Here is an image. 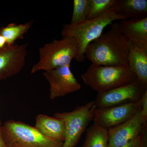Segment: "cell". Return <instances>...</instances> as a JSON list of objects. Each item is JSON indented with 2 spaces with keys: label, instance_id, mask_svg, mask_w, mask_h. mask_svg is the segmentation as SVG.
<instances>
[{
  "label": "cell",
  "instance_id": "6da1fadb",
  "mask_svg": "<svg viewBox=\"0 0 147 147\" xmlns=\"http://www.w3.org/2000/svg\"><path fill=\"white\" fill-rule=\"evenodd\" d=\"M128 40L123 34L119 22L87 46L85 58L92 64L118 66L128 65Z\"/></svg>",
  "mask_w": 147,
  "mask_h": 147
},
{
  "label": "cell",
  "instance_id": "7a4b0ae2",
  "mask_svg": "<svg viewBox=\"0 0 147 147\" xmlns=\"http://www.w3.org/2000/svg\"><path fill=\"white\" fill-rule=\"evenodd\" d=\"M126 20L116 12L110 11L98 18L86 20L76 24H65L61 32L63 37L70 36L75 38L78 44V51L75 59L82 62L85 60V54L88 45L100 36L104 29L117 20Z\"/></svg>",
  "mask_w": 147,
  "mask_h": 147
},
{
  "label": "cell",
  "instance_id": "3957f363",
  "mask_svg": "<svg viewBox=\"0 0 147 147\" xmlns=\"http://www.w3.org/2000/svg\"><path fill=\"white\" fill-rule=\"evenodd\" d=\"M81 77L84 84L98 94L129 84L137 79L128 65L108 66L92 64Z\"/></svg>",
  "mask_w": 147,
  "mask_h": 147
},
{
  "label": "cell",
  "instance_id": "277c9868",
  "mask_svg": "<svg viewBox=\"0 0 147 147\" xmlns=\"http://www.w3.org/2000/svg\"><path fill=\"white\" fill-rule=\"evenodd\" d=\"M3 139L7 147H63V142L49 138L28 124L9 120L1 127Z\"/></svg>",
  "mask_w": 147,
  "mask_h": 147
},
{
  "label": "cell",
  "instance_id": "5b68a950",
  "mask_svg": "<svg viewBox=\"0 0 147 147\" xmlns=\"http://www.w3.org/2000/svg\"><path fill=\"white\" fill-rule=\"evenodd\" d=\"M78 44L75 38L70 36L55 39L39 49V60L32 68L31 73L44 71L70 65L76 57Z\"/></svg>",
  "mask_w": 147,
  "mask_h": 147
},
{
  "label": "cell",
  "instance_id": "8992f818",
  "mask_svg": "<svg viewBox=\"0 0 147 147\" xmlns=\"http://www.w3.org/2000/svg\"><path fill=\"white\" fill-rule=\"evenodd\" d=\"M94 100L76 107L69 112L55 113L53 117L62 120L65 126L63 147H75L90 123L96 109Z\"/></svg>",
  "mask_w": 147,
  "mask_h": 147
},
{
  "label": "cell",
  "instance_id": "52a82bcc",
  "mask_svg": "<svg viewBox=\"0 0 147 147\" xmlns=\"http://www.w3.org/2000/svg\"><path fill=\"white\" fill-rule=\"evenodd\" d=\"M147 90V87L137 79L129 84L98 94L95 105L100 108L136 102L140 100Z\"/></svg>",
  "mask_w": 147,
  "mask_h": 147
},
{
  "label": "cell",
  "instance_id": "ba28073f",
  "mask_svg": "<svg viewBox=\"0 0 147 147\" xmlns=\"http://www.w3.org/2000/svg\"><path fill=\"white\" fill-rule=\"evenodd\" d=\"M141 100L104 108H96L94 123L108 129L123 123L141 108Z\"/></svg>",
  "mask_w": 147,
  "mask_h": 147
},
{
  "label": "cell",
  "instance_id": "9c48e42d",
  "mask_svg": "<svg viewBox=\"0 0 147 147\" xmlns=\"http://www.w3.org/2000/svg\"><path fill=\"white\" fill-rule=\"evenodd\" d=\"M43 75L50 85L52 100L74 92L82 87L71 71L70 65L44 71Z\"/></svg>",
  "mask_w": 147,
  "mask_h": 147
},
{
  "label": "cell",
  "instance_id": "30bf717a",
  "mask_svg": "<svg viewBox=\"0 0 147 147\" xmlns=\"http://www.w3.org/2000/svg\"><path fill=\"white\" fill-rule=\"evenodd\" d=\"M28 43L6 45L0 49V82L17 75L25 65Z\"/></svg>",
  "mask_w": 147,
  "mask_h": 147
},
{
  "label": "cell",
  "instance_id": "8fae6325",
  "mask_svg": "<svg viewBox=\"0 0 147 147\" xmlns=\"http://www.w3.org/2000/svg\"><path fill=\"white\" fill-rule=\"evenodd\" d=\"M147 123H144L140 109L123 123L108 129V147H120L126 144L142 133Z\"/></svg>",
  "mask_w": 147,
  "mask_h": 147
},
{
  "label": "cell",
  "instance_id": "7c38bea8",
  "mask_svg": "<svg viewBox=\"0 0 147 147\" xmlns=\"http://www.w3.org/2000/svg\"><path fill=\"white\" fill-rule=\"evenodd\" d=\"M119 24L129 41L147 51V17L121 20Z\"/></svg>",
  "mask_w": 147,
  "mask_h": 147
},
{
  "label": "cell",
  "instance_id": "4fadbf2b",
  "mask_svg": "<svg viewBox=\"0 0 147 147\" xmlns=\"http://www.w3.org/2000/svg\"><path fill=\"white\" fill-rule=\"evenodd\" d=\"M128 65L137 79L147 87V51L128 41Z\"/></svg>",
  "mask_w": 147,
  "mask_h": 147
},
{
  "label": "cell",
  "instance_id": "5bb4252c",
  "mask_svg": "<svg viewBox=\"0 0 147 147\" xmlns=\"http://www.w3.org/2000/svg\"><path fill=\"white\" fill-rule=\"evenodd\" d=\"M34 127L46 137L61 142L64 141L65 126L60 119L39 114L36 118Z\"/></svg>",
  "mask_w": 147,
  "mask_h": 147
},
{
  "label": "cell",
  "instance_id": "9a60e30c",
  "mask_svg": "<svg viewBox=\"0 0 147 147\" xmlns=\"http://www.w3.org/2000/svg\"><path fill=\"white\" fill-rule=\"evenodd\" d=\"M116 12L126 20L147 17V1L118 0Z\"/></svg>",
  "mask_w": 147,
  "mask_h": 147
},
{
  "label": "cell",
  "instance_id": "2e32d148",
  "mask_svg": "<svg viewBox=\"0 0 147 147\" xmlns=\"http://www.w3.org/2000/svg\"><path fill=\"white\" fill-rule=\"evenodd\" d=\"M108 129L97 125H92L87 129L83 147H108Z\"/></svg>",
  "mask_w": 147,
  "mask_h": 147
},
{
  "label": "cell",
  "instance_id": "e0dca14e",
  "mask_svg": "<svg viewBox=\"0 0 147 147\" xmlns=\"http://www.w3.org/2000/svg\"><path fill=\"white\" fill-rule=\"evenodd\" d=\"M33 23V21L24 24L11 23L0 28V35L5 39L7 45H13L17 40L24 39V35L31 28Z\"/></svg>",
  "mask_w": 147,
  "mask_h": 147
},
{
  "label": "cell",
  "instance_id": "ac0fdd59",
  "mask_svg": "<svg viewBox=\"0 0 147 147\" xmlns=\"http://www.w3.org/2000/svg\"><path fill=\"white\" fill-rule=\"evenodd\" d=\"M118 0H90L89 12L87 20L100 17L110 11L116 9Z\"/></svg>",
  "mask_w": 147,
  "mask_h": 147
},
{
  "label": "cell",
  "instance_id": "d6986e66",
  "mask_svg": "<svg viewBox=\"0 0 147 147\" xmlns=\"http://www.w3.org/2000/svg\"><path fill=\"white\" fill-rule=\"evenodd\" d=\"M90 0H74L70 24H76L87 20L89 12Z\"/></svg>",
  "mask_w": 147,
  "mask_h": 147
},
{
  "label": "cell",
  "instance_id": "ffe728a7",
  "mask_svg": "<svg viewBox=\"0 0 147 147\" xmlns=\"http://www.w3.org/2000/svg\"><path fill=\"white\" fill-rule=\"evenodd\" d=\"M146 125L144 127L142 132L138 137L129 142L126 144L120 147H141L147 142Z\"/></svg>",
  "mask_w": 147,
  "mask_h": 147
},
{
  "label": "cell",
  "instance_id": "44dd1931",
  "mask_svg": "<svg viewBox=\"0 0 147 147\" xmlns=\"http://www.w3.org/2000/svg\"><path fill=\"white\" fill-rule=\"evenodd\" d=\"M141 105L140 113L144 123H147V90L143 95L141 99Z\"/></svg>",
  "mask_w": 147,
  "mask_h": 147
},
{
  "label": "cell",
  "instance_id": "7402d4cb",
  "mask_svg": "<svg viewBox=\"0 0 147 147\" xmlns=\"http://www.w3.org/2000/svg\"><path fill=\"white\" fill-rule=\"evenodd\" d=\"M2 126V123L0 119V147H7L3 139L1 131Z\"/></svg>",
  "mask_w": 147,
  "mask_h": 147
},
{
  "label": "cell",
  "instance_id": "603a6c76",
  "mask_svg": "<svg viewBox=\"0 0 147 147\" xmlns=\"http://www.w3.org/2000/svg\"><path fill=\"white\" fill-rule=\"evenodd\" d=\"M7 45L5 39L2 36L0 35V49L5 47Z\"/></svg>",
  "mask_w": 147,
  "mask_h": 147
},
{
  "label": "cell",
  "instance_id": "cb8c5ba5",
  "mask_svg": "<svg viewBox=\"0 0 147 147\" xmlns=\"http://www.w3.org/2000/svg\"><path fill=\"white\" fill-rule=\"evenodd\" d=\"M141 147H147V142L142 145V146Z\"/></svg>",
  "mask_w": 147,
  "mask_h": 147
}]
</instances>
